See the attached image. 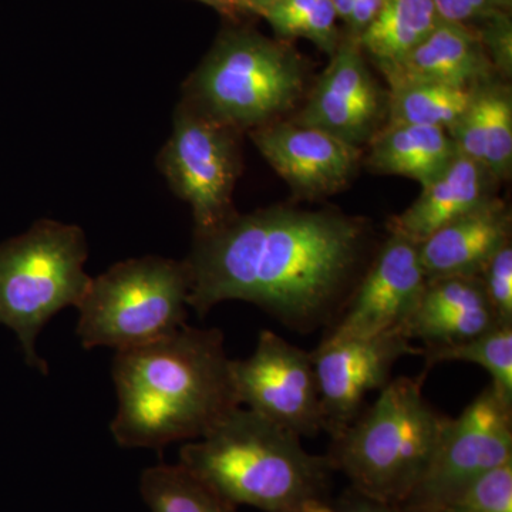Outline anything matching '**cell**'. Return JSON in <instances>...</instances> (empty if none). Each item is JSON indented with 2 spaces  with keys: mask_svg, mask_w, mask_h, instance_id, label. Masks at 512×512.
Masks as SVG:
<instances>
[{
  "mask_svg": "<svg viewBox=\"0 0 512 512\" xmlns=\"http://www.w3.org/2000/svg\"><path fill=\"white\" fill-rule=\"evenodd\" d=\"M367 227L336 211L274 207L235 214L194 235L185 259L188 306L204 316L218 303H254L296 332L332 326L352 295Z\"/></svg>",
  "mask_w": 512,
  "mask_h": 512,
  "instance_id": "1",
  "label": "cell"
},
{
  "mask_svg": "<svg viewBox=\"0 0 512 512\" xmlns=\"http://www.w3.org/2000/svg\"><path fill=\"white\" fill-rule=\"evenodd\" d=\"M111 434L120 447L163 450L210 433L241 406L220 329L184 325L171 335L117 352Z\"/></svg>",
  "mask_w": 512,
  "mask_h": 512,
  "instance_id": "2",
  "label": "cell"
},
{
  "mask_svg": "<svg viewBox=\"0 0 512 512\" xmlns=\"http://www.w3.org/2000/svg\"><path fill=\"white\" fill-rule=\"evenodd\" d=\"M302 437L247 407L227 414L180 450L181 466L232 505L264 512H302L329 500L335 468L303 448Z\"/></svg>",
  "mask_w": 512,
  "mask_h": 512,
  "instance_id": "3",
  "label": "cell"
},
{
  "mask_svg": "<svg viewBox=\"0 0 512 512\" xmlns=\"http://www.w3.org/2000/svg\"><path fill=\"white\" fill-rule=\"evenodd\" d=\"M423 380H390L333 439L328 457L357 493L400 507L429 466L448 417L426 399Z\"/></svg>",
  "mask_w": 512,
  "mask_h": 512,
  "instance_id": "4",
  "label": "cell"
},
{
  "mask_svg": "<svg viewBox=\"0 0 512 512\" xmlns=\"http://www.w3.org/2000/svg\"><path fill=\"white\" fill-rule=\"evenodd\" d=\"M305 83V63L285 40L232 23L188 77L181 101L244 133L279 121Z\"/></svg>",
  "mask_w": 512,
  "mask_h": 512,
  "instance_id": "5",
  "label": "cell"
},
{
  "mask_svg": "<svg viewBox=\"0 0 512 512\" xmlns=\"http://www.w3.org/2000/svg\"><path fill=\"white\" fill-rule=\"evenodd\" d=\"M89 247L83 229L53 220L0 244V325L18 336L26 365L49 373L36 340L47 322L79 306L92 278L84 271Z\"/></svg>",
  "mask_w": 512,
  "mask_h": 512,
  "instance_id": "6",
  "label": "cell"
},
{
  "mask_svg": "<svg viewBox=\"0 0 512 512\" xmlns=\"http://www.w3.org/2000/svg\"><path fill=\"white\" fill-rule=\"evenodd\" d=\"M190 271L185 261L143 256L111 266L79 303L77 336L84 349L141 348L185 325Z\"/></svg>",
  "mask_w": 512,
  "mask_h": 512,
  "instance_id": "7",
  "label": "cell"
},
{
  "mask_svg": "<svg viewBox=\"0 0 512 512\" xmlns=\"http://www.w3.org/2000/svg\"><path fill=\"white\" fill-rule=\"evenodd\" d=\"M239 136L184 101L175 110L173 133L157 163L174 194L190 205L194 235L208 234L237 214L232 195L242 168Z\"/></svg>",
  "mask_w": 512,
  "mask_h": 512,
  "instance_id": "8",
  "label": "cell"
},
{
  "mask_svg": "<svg viewBox=\"0 0 512 512\" xmlns=\"http://www.w3.org/2000/svg\"><path fill=\"white\" fill-rule=\"evenodd\" d=\"M512 461V400L493 383L456 419H448L429 466L400 505L402 512H440L471 481Z\"/></svg>",
  "mask_w": 512,
  "mask_h": 512,
  "instance_id": "9",
  "label": "cell"
},
{
  "mask_svg": "<svg viewBox=\"0 0 512 512\" xmlns=\"http://www.w3.org/2000/svg\"><path fill=\"white\" fill-rule=\"evenodd\" d=\"M231 377L241 406L299 437L323 430L312 352L262 330L251 356L231 360Z\"/></svg>",
  "mask_w": 512,
  "mask_h": 512,
  "instance_id": "10",
  "label": "cell"
},
{
  "mask_svg": "<svg viewBox=\"0 0 512 512\" xmlns=\"http://www.w3.org/2000/svg\"><path fill=\"white\" fill-rule=\"evenodd\" d=\"M399 329L339 340L323 339L312 352L318 377L323 430L335 439L362 412L367 394L390 382L394 365L404 356L419 355Z\"/></svg>",
  "mask_w": 512,
  "mask_h": 512,
  "instance_id": "11",
  "label": "cell"
},
{
  "mask_svg": "<svg viewBox=\"0 0 512 512\" xmlns=\"http://www.w3.org/2000/svg\"><path fill=\"white\" fill-rule=\"evenodd\" d=\"M387 97L370 73L357 37L346 33L295 123L360 148L382 130Z\"/></svg>",
  "mask_w": 512,
  "mask_h": 512,
  "instance_id": "12",
  "label": "cell"
},
{
  "mask_svg": "<svg viewBox=\"0 0 512 512\" xmlns=\"http://www.w3.org/2000/svg\"><path fill=\"white\" fill-rule=\"evenodd\" d=\"M426 284L419 244L390 234L325 339L366 338L399 329Z\"/></svg>",
  "mask_w": 512,
  "mask_h": 512,
  "instance_id": "13",
  "label": "cell"
},
{
  "mask_svg": "<svg viewBox=\"0 0 512 512\" xmlns=\"http://www.w3.org/2000/svg\"><path fill=\"white\" fill-rule=\"evenodd\" d=\"M259 153L305 200L338 194L359 167L360 148L318 128L275 121L249 131Z\"/></svg>",
  "mask_w": 512,
  "mask_h": 512,
  "instance_id": "14",
  "label": "cell"
},
{
  "mask_svg": "<svg viewBox=\"0 0 512 512\" xmlns=\"http://www.w3.org/2000/svg\"><path fill=\"white\" fill-rule=\"evenodd\" d=\"M497 326L480 278L456 276L427 281L399 330L423 342V350H436L461 345Z\"/></svg>",
  "mask_w": 512,
  "mask_h": 512,
  "instance_id": "15",
  "label": "cell"
},
{
  "mask_svg": "<svg viewBox=\"0 0 512 512\" xmlns=\"http://www.w3.org/2000/svg\"><path fill=\"white\" fill-rule=\"evenodd\" d=\"M510 237V211L504 202L491 198L420 242V262L427 281L478 278Z\"/></svg>",
  "mask_w": 512,
  "mask_h": 512,
  "instance_id": "16",
  "label": "cell"
},
{
  "mask_svg": "<svg viewBox=\"0 0 512 512\" xmlns=\"http://www.w3.org/2000/svg\"><path fill=\"white\" fill-rule=\"evenodd\" d=\"M383 74L390 89L410 83L477 89L497 80L493 64L474 30L444 20L409 55Z\"/></svg>",
  "mask_w": 512,
  "mask_h": 512,
  "instance_id": "17",
  "label": "cell"
},
{
  "mask_svg": "<svg viewBox=\"0 0 512 512\" xmlns=\"http://www.w3.org/2000/svg\"><path fill=\"white\" fill-rule=\"evenodd\" d=\"M494 178L483 165L458 153L446 170L423 188L416 201L390 220V234L420 244L437 229L494 198Z\"/></svg>",
  "mask_w": 512,
  "mask_h": 512,
  "instance_id": "18",
  "label": "cell"
},
{
  "mask_svg": "<svg viewBox=\"0 0 512 512\" xmlns=\"http://www.w3.org/2000/svg\"><path fill=\"white\" fill-rule=\"evenodd\" d=\"M458 153L483 165L498 180H508L512 168V97L497 80L477 87L473 103L448 130Z\"/></svg>",
  "mask_w": 512,
  "mask_h": 512,
  "instance_id": "19",
  "label": "cell"
},
{
  "mask_svg": "<svg viewBox=\"0 0 512 512\" xmlns=\"http://www.w3.org/2000/svg\"><path fill=\"white\" fill-rule=\"evenodd\" d=\"M369 144L370 170L410 178L421 188L436 180L457 154L453 138L440 127L386 126Z\"/></svg>",
  "mask_w": 512,
  "mask_h": 512,
  "instance_id": "20",
  "label": "cell"
},
{
  "mask_svg": "<svg viewBox=\"0 0 512 512\" xmlns=\"http://www.w3.org/2000/svg\"><path fill=\"white\" fill-rule=\"evenodd\" d=\"M440 20L433 0H384L357 42L383 73L419 46Z\"/></svg>",
  "mask_w": 512,
  "mask_h": 512,
  "instance_id": "21",
  "label": "cell"
},
{
  "mask_svg": "<svg viewBox=\"0 0 512 512\" xmlns=\"http://www.w3.org/2000/svg\"><path fill=\"white\" fill-rule=\"evenodd\" d=\"M476 89L410 83L387 94V126H430L450 130L473 103Z\"/></svg>",
  "mask_w": 512,
  "mask_h": 512,
  "instance_id": "22",
  "label": "cell"
},
{
  "mask_svg": "<svg viewBox=\"0 0 512 512\" xmlns=\"http://www.w3.org/2000/svg\"><path fill=\"white\" fill-rule=\"evenodd\" d=\"M140 493L151 512H237L181 464H160L141 474Z\"/></svg>",
  "mask_w": 512,
  "mask_h": 512,
  "instance_id": "23",
  "label": "cell"
},
{
  "mask_svg": "<svg viewBox=\"0 0 512 512\" xmlns=\"http://www.w3.org/2000/svg\"><path fill=\"white\" fill-rule=\"evenodd\" d=\"M261 18L271 25L278 39L303 37L329 56L342 40L339 18L330 0H278L262 10Z\"/></svg>",
  "mask_w": 512,
  "mask_h": 512,
  "instance_id": "24",
  "label": "cell"
},
{
  "mask_svg": "<svg viewBox=\"0 0 512 512\" xmlns=\"http://www.w3.org/2000/svg\"><path fill=\"white\" fill-rule=\"evenodd\" d=\"M427 366L467 362L483 367L491 383L512 400V326H497L453 348L423 350Z\"/></svg>",
  "mask_w": 512,
  "mask_h": 512,
  "instance_id": "25",
  "label": "cell"
},
{
  "mask_svg": "<svg viewBox=\"0 0 512 512\" xmlns=\"http://www.w3.org/2000/svg\"><path fill=\"white\" fill-rule=\"evenodd\" d=\"M440 512H512V461L468 483Z\"/></svg>",
  "mask_w": 512,
  "mask_h": 512,
  "instance_id": "26",
  "label": "cell"
},
{
  "mask_svg": "<svg viewBox=\"0 0 512 512\" xmlns=\"http://www.w3.org/2000/svg\"><path fill=\"white\" fill-rule=\"evenodd\" d=\"M501 326H512V248L505 244L478 276Z\"/></svg>",
  "mask_w": 512,
  "mask_h": 512,
  "instance_id": "27",
  "label": "cell"
},
{
  "mask_svg": "<svg viewBox=\"0 0 512 512\" xmlns=\"http://www.w3.org/2000/svg\"><path fill=\"white\" fill-rule=\"evenodd\" d=\"M497 76L512 74V22L510 12H495L471 23Z\"/></svg>",
  "mask_w": 512,
  "mask_h": 512,
  "instance_id": "28",
  "label": "cell"
},
{
  "mask_svg": "<svg viewBox=\"0 0 512 512\" xmlns=\"http://www.w3.org/2000/svg\"><path fill=\"white\" fill-rule=\"evenodd\" d=\"M444 22L470 26L495 12H510L512 0H433Z\"/></svg>",
  "mask_w": 512,
  "mask_h": 512,
  "instance_id": "29",
  "label": "cell"
},
{
  "mask_svg": "<svg viewBox=\"0 0 512 512\" xmlns=\"http://www.w3.org/2000/svg\"><path fill=\"white\" fill-rule=\"evenodd\" d=\"M302 512H402L397 505L383 503L365 494L350 491L332 503L330 500L315 501L305 505Z\"/></svg>",
  "mask_w": 512,
  "mask_h": 512,
  "instance_id": "30",
  "label": "cell"
},
{
  "mask_svg": "<svg viewBox=\"0 0 512 512\" xmlns=\"http://www.w3.org/2000/svg\"><path fill=\"white\" fill-rule=\"evenodd\" d=\"M384 0H353L352 13L346 26L348 35L359 37L382 10Z\"/></svg>",
  "mask_w": 512,
  "mask_h": 512,
  "instance_id": "31",
  "label": "cell"
},
{
  "mask_svg": "<svg viewBox=\"0 0 512 512\" xmlns=\"http://www.w3.org/2000/svg\"><path fill=\"white\" fill-rule=\"evenodd\" d=\"M195 2H200L202 5L214 9L215 12L220 13L222 18L235 23V25L256 16L255 10L248 0H195Z\"/></svg>",
  "mask_w": 512,
  "mask_h": 512,
  "instance_id": "32",
  "label": "cell"
},
{
  "mask_svg": "<svg viewBox=\"0 0 512 512\" xmlns=\"http://www.w3.org/2000/svg\"><path fill=\"white\" fill-rule=\"evenodd\" d=\"M333 8H335L336 15L343 22L348 23L350 13H352L353 0H330Z\"/></svg>",
  "mask_w": 512,
  "mask_h": 512,
  "instance_id": "33",
  "label": "cell"
},
{
  "mask_svg": "<svg viewBox=\"0 0 512 512\" xmlns=\"http://www.w3.org/2000/svg\"><path fill=\"white\" fill-rule=\"evenodd\" d=\"M254 8L256 16H261L262 10L271 6L272 3L278 2V0H248Z\"/></svg>",
  "mask_w": 512,
  "mask_h": 512,
  "instance_id": "34",
  "label": "cell"
}]
</instances>
